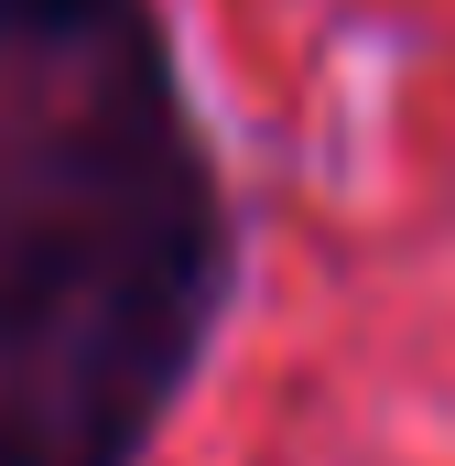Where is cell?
Segmentation results:
<instances>
[{"label": "cell", "instance_id": "cell-1", "mask_svg": "<svg viewBox=\"0 0 455 466\" xmlns=\"http://www.w3.org/2000/svg\"><path fill=\"white\" fill-rule=\"evenodd\" d=\"M87 11H109V0H0V33H76Z\"/></svg>", "mask_w": 455, "mask_h": 466}]
</instances>
